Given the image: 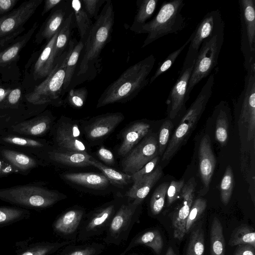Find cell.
Returning a JSON list of instances; mask_svg holds the SVG:
<instances>
[{
  "label": "cell",
  "mask_w": 255,
  "mask_h": 255,
  "mask_svg": "<svg viewBox=\"0 0 255 255\" xmlns=\"http://www.w3.org/2000/svg\"><path fill=\"white\" fill-rule=\"evenodd\" d=\"M114 23L113 2L111 0H106L85 42L78 65L75 85L95 76L100 54L111 41Z\"/></svg>",
  "instance_id": "6da1fadb"
},
{
  "label": "cell",
  "mask_w": 255,
  "mask_h": 255,
  "mask_svg": "<svg viewBox=\"0 0 255 255\" xmlns=\"http://www.w3.org/2000/svg\"><path fill=\"white\" fill-rule=\"evenodd\" d=\"M155 60L151 54L128 67L103 91L98 100L97 108L126 103L135 98L149 83L148 76Z\"/></svg>",
  "instance_id": "7a4b0ae2"
},
{
  "label": "cell",
  "mask_w": 255,
  "mask_h": 255,
  "mask_svg": "<svg viewBox=\"0 0 255 255\" xmlns=\"http://www.w3.org/2000/svg\"><path fill=\"white\" fill-rule=\"evenodd\" d=\"M78 42L75 38L71 39L68 47L57 60L51 73L41 83L34 86L24 94L26 101L35 106L44 107L50 105L60 107L63 104V85L66 63L74 46Z\"/></svg>",
  "instance_id": "3957f363"
},
{
  "label": "cell",
  "mask_w": 255,
  "mask_h": 255,
  "mask_svg": "<svg viewBox=\"0 0 255 255\" xmlns=\"http://www.w3.org/2000/svg\"><path fill=\"white\" fill-rule=\"evenodd\" d=\"M64 198L58 192L37 182L0 189V200L27 210L44 209Z\"/></svg>",
  "instance_id": "277c9868"
},
{
  "label": "cell",
  "mask_w": 255,
  "mask_h": 255,
  "mask_svg": "<svg viewBox=\"0 0 255 255\" xmlns=\"http://www.w3.org/2000/svg\"><path fill=\"white\" fill-rule=\"evenodd\" d=\"M184 5L183 0L163 2L156 15L135 32L147 34L141 47L166 35L182 30L185 26V18L181 13Z\"/></svg>",
  "instance_id": "5b68a950"
},
{
  "label": "cell",
  "mask_w": 255,
  "mask_h": 255,
  "mask_svg": "<svg viewBox=\"0 0 255 255\" xmlns=\"http://www.w3.org/2000/svg\"><path fill=\"white\" fill-rule=\"evenodd\" d=\"M214 84V76L212 74L183 116L163 154L162 161L169 160L187 140L211 97Z\"/></svg>",
  "instance_id": "8992f818"
},
{
  "label": "cell",
  "mask_w": 255,
  "mask_h": 255,
  "mask_svg": "<svg viewBox=\"0 0 255 255\" xmlns=\"http://www.w3.org/2000/svg\"><path fill=\"white\" fill-rule=\"evenodd\" d=\"M224 39V30H222L201 43L187 88L188 99L194 87L208 76L217 64Z\"/></svg>",
  "instance_id": "52a82bcc"
},
{
  "label": "cell",
  "mask_w": 255,
  "mask_h": 255,
  "mask_svg": "<svg viewBox=\"0 0 255 255\" xmlns=\"http://www.w3.org/2000/svg\"><path fill=\"white\" fill-rule=\"evenodd\" d=\"M43 0H29L5 16L0 24V50L6 47L25 30L24 25L35 13Z\"/></svg>",
  "instance_id": "ba28073f"
},
{
  "label": "cell",
  "mask_w": 255,
  "mask_h": 255,
  "mask_svg": "<svg viewBox=\"0 0 255 255\" xmlns=\"http://www.w3.org/2000/svg\"><path fill=\"white\" fill-rule=\"evenodd\" d=\"M198 50L190 45L178 77L172 87L167 104L169 117L173 119L185 109V104L188 100L187 91Z\"/></svg>",
  "instance_id": "9c48e42d"
},
{
  "label": "cell",
  "mask_w": 255,
  "mask_h": 255,
  "mask_svg": "<svg viewBox=\"0 0 255 255\" xmlns=\"http://www.w3.org/2000/svg\"><path fill=\"white\" fill-rule=\"evenodd\" d=\"M241 50L246 70L255 67V0H239Z\"/></svg>",
  "instance_id": "30bf717a"
},
{
  "label": "cell",
  "mask_w": 255,
  "mask_h": 255,
  "mask_svg": "<svg viewBox=\"0 0 255 255\" xmlns=\"http://www.w3.org/2000/svg\"><path fill=\"white\" fill-rule=\"evenodd\" d=\"M244 86L237 103L239 124L246 128L248 141L255 134V67L246 70Z\"/></svg>",
  "instance_id": "8fae6325"
},
{
  "label": "cell",
  "mask_w": 255,
  "mask_h": 255,
  "mask_svg": "<svg viewBox=\"0 0 255 255\" xmlns=\"http://www.w3.org/2000/svg\"><path fill=\"white\" fill-rule=\"evenodd\" d=\"M139 206L132 202L121 205L106 232L105 243L119 246L127 240L133 225L137 222Z\"/></svg>",
  "instance_id": "7c38bea8"
},
{
  "label": "cell",
  "mask_w": 255,
  "mask_h": 255,
  "mask_svg": "<svg viewBox=\"0 0 255 255\" xmlns=\"http://www.w3.org/2000/svg\"><path fill=\"white\" fill-rule=\"evenodd\" d=\"M121 205L115 201L111 202L86 214L80 227L76 242L86 241L106 232Z\"/></svg>",
  "instance_id": "4fadbf2b"
},
{
  "label": "cell",
  "mask_w": 255,
  "mask_h": 255,
  "mask_svg": "<svg viewBox=\"0 0 255 255\" xmlns=\"http://www.w3.org/2000/svg\"><path fill=\"white\" fill-rule=\"evenodd\" d=\"M51 130L57 148L88 153L77 122L62 116Z\"/></svg>",
  "instance_id": "5bb4252c"
},
{
  "label": "cell",
  "mask_w": 255,
  "mask_h": 255,
  "mask_svg": "<svg viewBox=\"0 0 255 255\" xmlns=\"http://www.w3.org/2000/svg\"><path fill=\"white\" fill-rule=\"evenodd\" d=\"M59 30L38 51L35 52L25 67V77L32 82L40 83L52 71L56 63L54 47Z\"/></svg>",
  "instance_id": "9a60e30c"
},
{
  "label": "cell",
  "mask_w": 255,
  "mask_h": 255,
  "mask_svg": "<svg viewBox=\"0 0 255 255\" xmlns=\"http://www.w3.org/2000/svg\"><path fill=\"white\" fill-rule=\"evenodd\" d=\"M158 141L153 135L144 138L126 156L122 167L126 173L132 175L157 156Z\"/></svg>",
  "instance_id": "2e32d148"
},
{
  "label": "cell",
  "mask_w": 255,
  "mask_h": 255,
  "mask_svg": "<svg viewBox=\"0 0 255 255\" xmlns=\"http://www.w3.org/2000/svg\"><path fill=\"white\" fill-rule=\"evenodd\" d=\"M86 215L85 209L74 207L63 212L52 224L54 233L64 241H76Z\"/></svg>",
  "instance_id": "e0dca14e"
},
{
  "label": "cell",
  "mask_w": 255,
  "mask_h": 255,
  "mask_svg": "<svg viewBox=\"0 0 255 255\" xmlns=\"http://www.w3.org/2000/svg\"><path fill=\"white\" fill-rule=\"evenodd\" d=\"M0 145L36 156L51 147L44 139L19 134L6 129H0Z\"/></svg>",
  "instance_id": "ac0fdd59"
},
{
  "label": "cell",
  "mask_w": 255,
  "mask_h": 255,
  "mask_svg": "<svg viewBox=\"0 0 255 255\" xmlns=\"http://www.w3.org/2000/svg\"><path fill=\"white\" fill-rule=\"evenodd\" d=\"M54 120L55 117L51 111L46 110L6 129L19 134L40 138L51 130Z\"/></svg>",
  "instance_id": "d6986e66"
},
{
  "label": "cell",
  "mask_w": 255,
  "mask_h": 255,
  "mask_svg": "<svg viewBox=\"0 0 255 255\" xmlns=\"http://www.w3.org/2000/svg\"><path fill=\"white\" fill-rule=\"evenodd\" d=\"M196 183L194 178L184 184L180 197L181 202L175 210L172 219L174 238L181 240L185 235V226L193 202Z\"/></svg>",
  "instance_id": "ffe728a7"
},
{
  "label": "cell",
  "mask_w": 255,
  "mask_h": 255,
  "mask_svg": "<svg viewBox=\"0 0 255 255\" xmlns=\"http://www.w3.org/2000/svg\"><path fill=\"white\" fill-rule=\"evenodd\" d=\"M72 10L70 0L62 1L50 11L42 23L34 38L35 43L38 45L44 40L49 41L61 28L65 19Z\"/></svg>",
  "instance_id": "44dd1931"
},
{
  "label": "cell",
  "mask_w": 255,
  "mask_h": 255,
  "mask_svg": "<svg viewBox=\"0 0 255 255\" xmlns=\"http://www.w3.org/2000/svg\"><path fill=\"white\" fill-rule=\"evenodd\" d=\"M43 161L60 164L72 167L91 166L93 158L88 153L53 148L51 147L42 151L37 156Z\"/></svg>",
  "instance_id": "7402d4cb"
},
{
  "label": "cell",
  "mask_w": 255,
  "mask_h": 255,
  "mask_svg": "<svg viewBox=\"0 0 255 255\" xmlns=\"http://www.w3.org/2000/svg\"><path fill=\"white\" fill-rule=\"evenodd\" d=\"M0 159L12 166L17 174L23 175L45 165V162L36 156L2 145H0Z\"/></svg>",
  "instance_id": "603a6c76"
},
{
  "label": "cell",
  "mask_w": 255,
  "mask_h": 255,
  "mask_svg": "<svg viewBox=\"0 0 255 255\" xmlns=\"http://www.w3.org/2000/svg\"><path fill=\"white\" fill-rule=\"evenodd\" d=\"M125 119L119 112L107 113L92 118L85 127L87 138L91 140L103 138L109 134Z\"/></svg>",
  "instance_id": "cb8c5ba5"
},
{
  "label": "cell",
  "mask_w": 255,
  "mask_h": 255,
  "mask_svg": "<svg viewBox=\"0 0 255 255\" xmlns=\"http://www.w3.org/2000/svg\"><path fill=\"white\" fill-rule=\"evenodd\" d=\"M224 28L225 23L220 10L216 9L209 11L204 15L196 27L189 45L198 50L204 40L224 30Z\"/></svg>",
  "instance_id": "d4e9b609"
},
{
  "label": "cell",
  "mask_w": 255,
  "mask_h": 255,
  "mask_svg": "<svg viewBox=\"0 0 255 255\" xmlns=\"http://www.w3.org/2000/svg\"><path fill=\"white\" fill-rule=\"evenodd\" d=\"M38 26L35 22L31 28L23 35L19 36L6 47L0 50V73L4 70L12 68V64H16L22 49L30 40Z\"/></svg>",
  "instance_id": "484cf974"
},
{
  "label": "cell",
  "mask_w": 255,
  "mask_h": 255,
  "mask_svg": "<svg viewBox=\"0 0 255 255\" xmlns=\"http://www.w3.org/2000/svg\"><path fill=\"white\" fill-rule=\"evenodd\" d=\"M199 173L204 185L208 188L216 166V158L213 152L210 138L208 134L201 140L199 147Z\"/></svg>",
  "instance_id": "4316f807"
},
{
  "label": "cell",
  "mask_w": 255,
  "mask_h": 255,
  "mask_svg": "<svg viewBox=\"0 0 255 255\" xmlns=\"http://www.w3.org/2000/svg\"><path fill=\"white\" fill-rule=\"evenodd\" d=\"M162 174L161 167L158 166L152 172L137 182L133 183L126 194L128 201H132L134 204L140 205L148 194L150 189L160 178Z\"/></svg>",
  "instance_id": "83f0119b"
},
{
  "label": "cell",
  "mask_w": 255,
  "mask_h": 255,
  "mask_svg": "<svg viewBox=\"0 0 255 255\" xmlns=\"http://www.w3.org/2000/svg\"><path fill=\"white\" fill-rule=\"evenodd\" d=\"M150 125L142 121L133 123L128 127L123 134V141L118 153L122 156H126L148 133Z\"/></svg>",
  "instance_id": "f1b7e54d"
},
{
  "label": "cell",
  "mask_w": 255,
  "mask_h": 255,
  "mask_svg": "<svg viewBox=\"0 0 255 255\" xmlns=\"http://www.w3.org/2000/svg\"><path fill=\"white\" fill-rule=\"evenodd\" d=\"M61 177L71 183L93 189L107 187L110 183L104 174L94 172L67 173Z\"/></svg>",
  "instance_id": "f546056e"
},
{
  "label": "cell",
  "mask_w": 255,
  "mask_h": 255,
  "mask_svg": "<svg viewBox=\"0 0 255 255\" xmlns=\"http://www.w3.org/2000/svg\"><path fill=\"white\" fill-rule=\"evenodd\" d=\"M139 245H143L150 248L158 255L163 247V240L158 230H149L141 233L132 239L124 251L119 255H126L132 248Z\"/></svg>",
  "instance_id": "4dcf8cb0"
},
{
  "label": "cell",
  "mask_w": 255,
  "mask_h": 255,
  "mask_svg": "<svg viewBox=\"0 0 255 255\" xmlns=\"http://www.w3.org/2000/svg\"><path fill=\"white\" fill-rule=\"evenodd\" d=\"M76 242V241L64 240L62 242L34 243L16 251L14 255H50L65 246Z\"/></svg>",
  "instance_id": "1f68e13d"
},
{
  "label": "cell",
  "mask_w": 255,
  "mask_h": 255,
  "mask_svg": "<svg viewBox=\"0 0 255 255\" xmlns=\"http://www.w3.org/2000/svg\"><path fill=\"white\" fill-rule=\"evenodd\" d=\"M75 27V17L72 9L62 25L56 38L54 47V57L56 62L68 47L71 40L73 29Z\"/></svg>",
  "instance_id": "d6a6232c"
},
{
  "label": "cell",
  "mask_w": 255,
  "mask_h": 255,
  "mask_svg": "<svg viewBox=\"0 0 255 255\" xmlns=\"http://www.w3.org/2000/svg\"><path fill=\"white\" fill-rule=\"evenodd\" d=\"M71 6L74 12L76 26L80 35V40L84 43L92 29L93 23L84 8L81 0L70 1Z\"/></svg>",
  "instance_id": "836d02e7"
},
{
  "label": "cell",
  "mask_w": 255,
  "mask_h": 255,
  "mask_svg": "<svg viewBox=\"0 0 255 255\" xmlns=\"http://www.w3.org/2000/svg\"><path fill=\"white\" fill-rule=\"evenodd\" d=\"M158 0H137L136 12L134 20L129 29L135 32L140 27L144 24L154 12Z\"/></svg>",
  "instance_id": "e575fe53"
},
{
  "label": "cell",
  "mask_w": 255,
  "mask_h": 255,
  "mask_svg": "<svg viewBox=\"0 0 255 255\" xmlns=\"http://www.w3.org/2000/svg\"><path fill=\"white\" fill-rule=\"evenodd\" d=\"M215 138L222 146L225 145L228 139V110L227 104L225 101H221L216 109Z\"/></svg>",
  "instance_id": "d590c367"
},
{
  "label": "cell",
  "mask_w": 255,
  "mask_h": 255,
  "mask_svg": "<svg viewBox=\"0 0 255 255\" xmlns=\"http://www.w3.org/2000/svg\"><path fill=\"white\" fill-rule=\"evenodd\" d=\"M84 43L79 40L74 46L66 63L65 75L63 85V91L69 90V87L73 80L76 70L78 66L80 56L84 48Z\"/></svg>",
  "instance_id": "8d00e7d4"
},
{
  "label": "cell",
  "mask_w": 255,
  "mask_h": 255,
  "mask_svg": "<svg viewBox=\"0 0 255 255\" xmlns=\"http://www.w3.org/2000/svg\"><path fill=\"white\" fill-rule=\"evenodd\" d=\"M225 241L223 228L219 219L215 217L210 230V255H225Z\"/></svg>",
  "instance_id": "74e56055"
},
{
  "label": "cell",
  "mask_w": 255,
  "mask_h": 255,
  "mask_svg": "<svg viewBox=\"0 0 255 255\" xmlns=\"http://www.w3.org/2000/svg\"><path fill=\"white\" fill-rule=\"evenodd\" d=\"M105 249V245L100 243L78 245L71 244L63 247L57 255H100Z\"/></svg>",
  "instance_id": "f35d334b"
},
{
  "label": "cell",
  "mask_w": 255,
  "mask_h": 255,
  "mask_svg": "<svg viewBox=\"0 0 255 255\" xmlns=\"http://www.w3.org/2000/svg\"><path fill=\"white\" fill-rule=\"evenodd\" d=\"M30 211L17 206H0V228L28 219Z\"/></svg>",
  "instance_id": "ab89813d"
},
{
  "label": "cell",
  "mask_w": 255,
  "mask_h": 255,
  "mask_svg": "<svg viewBox=\"0 0 255 255\" xmlns=\"http://www.w3.org/2000/svg\"><path fill=\"white\" fill-rule=\"evenodd\" d=\"M91 166L99 169L112 184L118 186H124L130 183L131 176L112 168L92 158L90 160Z\"/></svg>",
  "instance_id": "60d3db41"
},
{
  "label": "cell",
  "mask_w": 255,
  "mask_h": 255,
  "mask_svg": "<svg viewBox=\"0 0 255 255\" xmlns=\"http://www.w3.org/2000/svg\"><path fill=\"white\" fill-rule=\"evenodd\" d=\"M241 245H249L255 248V232L252 227L242 224L233 230L229 245L234 247Z\"/></svg>",
  "instance_id": "b9f144b4"
},
{
  "label": "cell",
  "mask_w": 255,
  "mask_h": 255,
  "mask_svg": "<svg viewBox=\"0 0 255 255\" xmlns=\"http://www.w3.org/2000/svg\"><path fill=\"white\" fill-rule=\"evenodd\" d=\"M194 36V32L191 34L186 42L179 48L171 53L159 65L154 74L149 79V84L153 82L159 76L167 71L173 64L176 59L184 48L190 44Z\"/></svg>",
  "instance_id": "7bdbcfd3"
},
{
  "label": "cell",
  "mask_w": 255,
  "mask_h": 255,
  "mask_svg": "<svg viewBox=\"0 0 255 255\" xmlns=\"http://www.w3.org/2000/svg\"><path fill=\"white\" fill-rule=\"evenodd\" d=\"M204 234L201 228L193 230L190 235L186 255H204Z\"/></svg>",
  "instance_id": "ee69618b"
},
{
  "label": "cell",
  "mask_w": 255,
  "mask_h": 255,
  "mask_svg": "<svg viewBox=\"0 0 255 255\" xmlns=\"http://www.w3.org/2000/svg\"><path fill=\"white\" fill-rule=\"evenodd\" d=\"M169 184H161L154 191L150 201V209L154 215L158 214L163 209Z\"/></svg>",
  "instance_id": "f6af8a7d"
},
{
  "label": "cell",
  "mask_w": 255,
  "mask_h": 255,
  "mask_svg": "<svg viewBox=\"0 0 255 255\" xmlns=\"http://www.w3.org/2000/svg\"><path fill=\"white\" fill-rule=\"evenodd\" d=\"M234 185V175L232 167L226 169L220 184L221 198L223 204L227 205L231 199Z\"/></svg>",
  "instance_id": "bcb514c9"
},
{
  "label": "cell",
  "mask_w": 255,
  "mask_h": 255,
  "mask_svg": "<svg viewBox=\"0 0 255 255\" xmlns=\"http://www.w3.org/2000/svg\"><path fill=\"white\" fill-rule=\"evenodd\" d=\"M88 96L86 87L71 88L68 90L65 99L67 104L74 109H80L84 105Z\"/></svg>",
  "instance_id": "7dc6e473"
},
{
  "label": "cell",
  "mask_w": 255,
  "mask_h": 255,
  "mask_svg": "<svg viewBox=\"0 0 255 255\" xmlns=\"http://www.w3.org/2000/svg\"><path fill=\"white\" fill-rule=\"evenodd\" d=\"M207 206L205 199L198 198L193 202L186 221L185 233H187L204 212Z\"/></svg>",
  "instance_id": "c3c4849f"
},
{
  "label": "cell",
  "mask_w": 255,
  "mask_h": 255,
  "mask_svg": "<svg viewBox=\"0 0 255 255\" xmlns=\"http://www.w3.org/2000/svg\"><path fill=\"white\" fill-rule=\"evenodd\" d=\"M172 128L173 124L170 120L164 121L160 128L157 141L160 155H162L165 150Z\"/></svg>",
  "instance_id": "681fc988"
},
{
  "label": "cell",
  "mask_w": 255,
  "mask_h": 255,
  "mask_svg": "<svg viewBox=\"0 0 255 255\" xmlns=\"http://www.w3.org/2000/svg\"><path fill=\"white\" fill-rule=\"evenodd\" d=\"M184 186V180L172 181L169 184L167 190V205L170 206L180 196L183 187Z\"/></svg>",
  "instance_id": "f907efd6"
},
{
  "label": "cell",
  "mask_w": 255,
  "mask_h": 255,
  "mask_svg": "<svg viewBox=\"0 0 255 255\" xmlns=\"http://www.w3.org/2000/svg\"><path fill=\"white\" fill-rule=\"evenodd\" d=\"M106 0H82L83 6L89 16L95 19L98 17L101 6L105 4Z\"/></svg>",
  "instance_id": "816d5d0a"
},
{
  "label": "cell",
  "mask_w": 255,
  "mask_h": 255,
  "mask_svg": "<svg viewBox=\"0 0 255 255\" xmlns=\"http://www.w3.org/2000/svg\"><path fill=\"white\" fill-rule=\"evenodd\" d=\"M158 159V156H155L141 169L131 175L133 183L137 182L145 176L152 172L157 164Z\"/></svg>",
  "instance_id": "f5cc1de1"
},
{
  "label": "cell",
  "mask_w": 255,
  "mask_h": 255,
  "mask_svg": "<svg viewBox=\"0 0 255 255\" xmlns=\"http://www.w3.org/2000/svg\"><path fill=\"white\" fill-rule=\"evenodd\" d=\"M18 0H0V17L10 13Z\"/></svg>",
  "instance_id": "db71d44e"
},
{
  "label": "cell",
  "mask_w": 255,
  "mask_h": 255,
  "mask_svg": "<svg viewBox=\"0 0 255 255\" xmlns=\"http://www.w3.org/2000/svg\"><path fill=\"white\" fill-rule=\"evenodd\" d=\"M99 157L106 163L112 165L115 163V158L113 153L103 146H101L98 151Z\"/></svg>",
  "instance_id": "11a10c76"
},
{
  "label": "cell",
  "mask_w": 255,
  "mask_h": 255,
  "mask_svg": "<svg viewBox=\"0 0 255 255\" xmlns=\"http://www.w3.org/2000/svg\"><path fill=\"white\" fill-rule=\"evenodd\" d=\"M12 174H17L14 168L9 163L0 159V178Z\"/></svg>",
  "instance_id": "9f6ffc18"
},
{
  "label": "cell",
  "mask_w": 255,
  "mask_h": 255,
  "mask_svg": "<svg viewBox=\"0 0 255 255\" xmlns=\"http://www.w3.org/2000/svg\"><path fill=\"white\" fill-rule=\"evenodd\" d=\"M234 255H255V248L249 245H241Z\"/></svg>",
  "instance_id": "6f0895ef"
},
{
  "label": "cell",
  "mask_w": 255,
  "mask_h": 255,
  "mask_svg": "<svg viewBox=\"0 0 255 255\" xmlns=\"http://www.w3.org/2000/svg\"><path fill=\"white\" fill-rule=\"evenodd\" d=\"M15 84H0V104L5 99L10 91L14 88L13 86Z\"/></svg>",
  "instance_id": "680465c9"
},
{
  "label": "cell",
  "mask_w": 255,
  "mask_h": 255,
  "mask_svg": "<svg viewBox=\"0 0 255 255\" xmlns=\"http://www.w3.org/2000/svg\"><path fill=\"white\" fill-rule=\"evenodd\" d=\"M62 0H45L43 10L41 12V15L43 16L45 14L51 11L57 5H58Z\"/></svg>",
  "instance_id": "91938a15"
},
{
  "label": "cell",
  "mask_w": 255,
  "mask_h": 255,
  "mask_svg": "<svg viewBox=\"0 0 255 255\" xmlns=\"http://www.w3.org/2000/svg\"><path fill=\"white\" fill-rule=\"evenodd\" d=\"M165 255H176L173 248L171 247H169Z\"/></svg>",
  "instance_id": "94428289"
},
{
  "label": "cell",
  "mask_w": 255,
  "mask_h": 255,
  "mask_svg": "<svg viewBox=\"0 0 255 255\" xmlns=\"http://www.w3.org/2000/svg\"><path fill=\"white\" fill-rule=\"evenodd\" d=\"M5 16H3L2 17H0V24L2 22V21L3 20L4 18L5 17Z\"/></svg>",
  "instance_id": "6125c7cd"
},
{
  "label": "cell",
  "mask_w": 255,
  "mask_h": 255,
  "mask_svg": "<svg viewBox=\"0 0 255 255\" xmlns=\"http://www.w3.org/2000/svg\"><path fill=\"white\" fill-rule=\"evenodd\" d=\"M134 255V254H130V255Z\"/></svg>",
  "instance_id": "be15d7a7"
},
{
  "label": "cell",
  "mask_w": 255,
  "mask_h": 255,
  "mask_svg": "<svg viewBox=\"0 0 255 255\" xmlns=\"http://www.w3.org/2000/svg\"><path fill=\"white\" fill-rule=\"evenodd\" d=\"M1 83V81L0 80V84Z\"/></svg>",
  "instance_id": "e7e4bbea"
}]
</instances>
